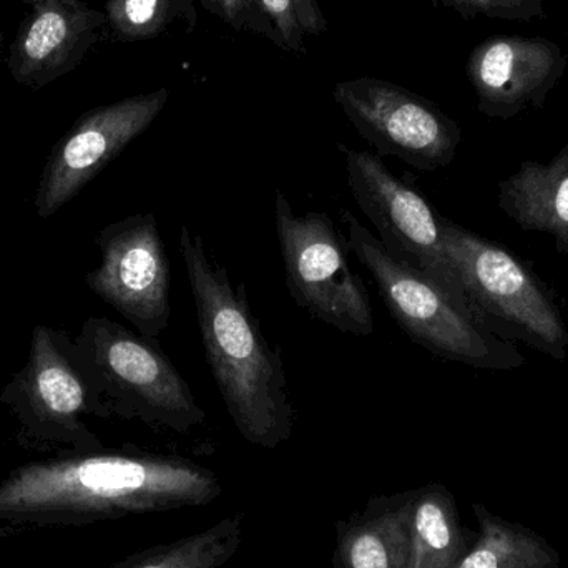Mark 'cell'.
I'll return each mask as SVG.
<instances>
[{
	"mask_svg": "<svg viewBox=\"0 0 568 568\" xmlns=\"http://www.w3.org/2000/svg\"><path fill=\"white\" fill-rule=\"evenodd\" d=\"M213 470L179 456L97 450L36 460L0 483V520L17 526H89L203 507L222 496Z\"/></svg>",
	"mask_w": 568,
	"mask_h": 568,
	"instance_id": "obj_1",
	"label": "cell"
},
{
	"mask_svg": "<svg viewBox=\"0 0 568 568\" xmlns=\"http://www.w3.org/2000/svg\"><path fill=\"white\" fill-rule=\"evenodd\" d=\"M213 379L240 436L273 450L291 437L294 409L282 349H273L250 306L245 283L233 286L202 236L183 225L179 239Z\"/></svg>",
	"mask_w": 568,
	"mask_h": 568,
	"instance_id": "obj_2",
	"label": "cell"
},
{
	"mask_svg": "<svg viewBox=\"0 0 568 568\" xmlns=\"http://www.w3.org/2000/svg\"><path fill=\"white\" fill-rule=\"evenodd\" d=\"M60 349L82 374L103 419L140 420L185 434L205 423V410L156 337L90 316L75 336L53 329Z\"/></svg>",
	"mask_w": 568,
	"mask_h": 568,
	"instance_id": "obj_3",
	"label": "cell"
},
{
	"mask_svg": "<svg viewBox=\"0 0 568 568\" xmlns=\"http://www.w3.org/2000/svg\"><path fill=\"white\" fill-rule=\"evenodd\" d=\"M351 252L366 266L400 329L434 356L476 369L510 371L526 356L487 329L473 311L419 270L400 262L353 213L343 210Z\"/></svg>",
	"mask_w": 568,
	"mask_h": 568,
	"instance_id": "obj_4",
	"label": "cell"
},
{
	"mask_svg": "<svg viewBox=\"0 0 568 568\" xmlns=\"http://www.w3.org/2000/svg\"><path fill=\"white\" fill-rule=\"evenodd\" d=\"M444 245L480 323L503 339H519L566 361L568 331L546 284L506 246L443 216Z\"/></svg>",
	"mask_w": 568,
	"mask_h": 568,
	"instance_id": "obj_5",
	"label": "cell"
},
{
	"mask_svg": "<svg viewBox=\"0 0 568 568\" xmlns=\"http://www.w3.org/2000/svg\"><path fill=\"white\" fill-rule=\"evenodd\" d=\"M17 423L16 439L30 453L77 456L105 449L83 417L103 419L82 374L65 356L52 327L36 324L29 356L0 393Z\"/></svg>",
	"mask_w": 568,
	"mask_h": 568,
	"instance_id": "obj_6",
	"label": "cell"
},
{
	"mask_svg": "<svg viewBox=\"0 0 568 568\" xmlns=\"http://www.w3.org/2000/svg\"><path fill=\"white\" fill-rule=\"evenodd\" d=\"M275 222L286 284L297 306L341 333H374L369 291L349 263V243L326 213L294 215L276 190Z\"/></svg>",
	"mask_w": 568,
	"mask_h": 568,
	"instance_id": "obj_7",
	"label": "cell"
},
{
	"mask_svg": "<svg viewBox=\"0 0 568 568\" xmlns=\"http://www.w3.org/2000/svg\"><path fill=\"white\" fill-rule=\"evenodd\" d=\"M337 149L346 162L351 193L361 212L376 226L387 252L419 270L474 313L447 256L443 215L424 199L414 180L390 173L376 153L357 152L343 143Z\"/></svg>",
	"mask_w": 568,
	"mask_h": 568,
	"instance_id": "obj_8",
	"label": "cell"
},
{
	"mask_svg": "<svg viewBox=\"0 0 568 568\" xmlns=\"http://www.w3.org/2000/svg\"><path fill=\"white\" fill-rule=\"evenodd\" d=\"M333 97L381 159L396 156L420 172L444 169L456 159L463 142L459 123L423 95L361 77L337 82Z\"/></svg>",
	"mask_w": 568,
	"mask_h": 568,
	"instance_id": "obj_9",
	"label": "cell"
},
{
	"mask_svg": "<svg viewBox=\"0 0 568 568\" xmlns=\"http://www.w3.org/2000/svg\"><path fill=\"white\" fill-rule=\"evenodd\" d=\"M102 262L85 283L142 336L159 337L169 326L170 262L152 212L110 223L97 235Z\"/></svg>",
	"mask_w": 568,
	"mask_h": 568,
	"instance_id": "obj_10",
	"label": "cell"
},
{
	"mask_svg": "<svg viewBox=\"0 0 568 568\" xmlns=\"http://www.w3.org/2000/svg\"><path fill=\"white\" fill-rule=\"evenodd\" d=\"M170 99L169 89L129 97L83 113L59 140L40 175L36 213L52 219L133 140L150 129Z\"/></svg>",
	"mask_w": 568,
	"mask_h": 568,
	"instance_id": "obj_11",
	"label": "cell"
},
{
	"mask_svg": "<svg viewBox=\"0 0 568 568\" xmlns=\"http://www.w3.org/2000/svg\"><path fill=\"white\" fill-rule=\"evenodd\" d=\"M566 70V55L556 42L526 36L487 37L474 47L466 67L477 109L499 120L542 109Z\"/></svg>",
	"mask_w": 568,
	"mask_h": 568,
	"instance_id": "obj_12",
	"label": "cell"
},
{
	"mask_svg": "<svg viewBox=\"0 0 568 568\" xmlns=\"http://www.w3.org/2000/svg\"><path fill=\"white\" fill-rule=\"evenodd\" d=\"M30 12L10 45V75L37 90L79 69L102 39L106 17L82 0H22Z\"/></svg>",
	"mask_w": 568,
	"mask_h": 568,
	"instance_id": "obj_13",
	"label": "cell"
},
{
	"mask_svg": "<svg viewBox=\"0 0 568 568\" xmlns=\"http://www.w3.org/2000/svg\"><path fill=\"white\" fill-rule=\"evenodd\" d=\"M414 490L373 497L336 526L334 568H409V516Z\"/></svg>",
	"mask_w": 568,
	"mask_h": 568,
	"instance_id": "obj_14",
	"label": "cell"
},
{
	"mask_svg": "<svg viewBox=\"0 0 568 568\" xmlns=\"http://www.w3.org/2000/svg\"><path fill=\"white\" fill-rule=\"evenodd\" d=\"M499 209L524 232L552 236L559 255H568V145L549 163L524 162L499 182Z\"/></svg>",
	"mask_w": 568,
	"mask_h": 568,
	"instance_id": "obj_15",
	"label": "cell"
},
{
	"mask_svg": "<svg viewBox=\"0 0 568 568\" xmlns=\"http://www.w3.org/2000/svg\"><path fill=\"white\" fill-rule=\"evenodd\" d=\"M476 536L460 523L456 499L444 484L414 490L409 568H453L469 552Z\"/></svg>",
	"mask_w": 568,
	"mask_h": 568,
	"instance_id": "obj_16",
	"label": "cell"
},
{
	"mask_svg": "<svg viewBox=\"0 0 568 568\" xmlns=\"http://www.w3.org/2000/svg\"><path fill=\"white\" fill-rule=\"evenodd\" d=\"M476 540L469 552L453 568H559L560 556L547 539L523 526L497 516L484 504L474 503Z\"/></svg>",
	"mask_w": 568,
	"mask_h": 568,
	"instance_id": "obj_17",
	"label": "cell"
},
{
	"mask_svg": "<svg viewBox=\"0 0 568 568\" xmlns=\"http://www.w3.org/2000/svg\"><path fill=\"white\" fill-rule=\"evenodd\" d=\"M243 517L229 516L215 526L140 550L110 568H222L242 546Z\"/></svg>",
	"mask_w": 568,
	"mask_h": 568,
	"instance_id": "obj_18",
	"label": "cell"
},
{
	"mask_svg": "<svg viewBox=\"0 0 568 568\" xmlns=\"http://www.w3.org/2000/svg\"><path fill=\"white\" fill-rule=\"evenodd\" d=\"M103 12V33L115 42H143L162 36L173 23L193 30L199 22L195 0H109Z\"/></svg>",
	"mask_w": 568,
	"mask_h": 568,
	"instance_id": "obj_19",
	"label": "cell"
},
{
	"mask_svg": "<svg viewBox=\"0 0 568 568\" xmlns=\"http://www.w3.org/2000/svg\"><path fill=\"white\" fill-rule=\"evenodd\" d=\"M258 3L272 27V43L284 52L304 55L307 37L327 32V19L317 0H258Z\"/></svg>",
	"mask_w": 568,
	"mask_h": 568,
	"instance_id": "obj_20",
	"label": "cell"
},
{
	"mask_svg": "<svg viewBox=\"0 0 568 568\" xmlns=\"http://www.w3.org/2000/svg\"><path fill=\"white\" fill-rule=\"evenodd\" d=\"M440 6L453 9L464 19L510 20V22H530L546 13L544 0H434Z\"/></svg>",
	"mask_w": 568,
	"mask_h": 568,
	"instance_id": "obj_21",
	"label": "cell"
},
{
	"mask_svg": "<svg viewBox=\"0 0 568 568\" xmlns=\"http://www.w3.org/2000/svg\"><path fill=\"white\" fill-rule=\"evenodd\" d=\"M213 16L222 19L236 32H252L273 40L272 27L266 22L258 0H200Z\"/></svg>",
	"mask_w": 568,
	"mask_h": 568,
	"instance_id": "obj_22",
	"label": "cell"
},
{
	"mask_svg": "<svg viewBox=\"0 0 568 568\" xmlns=\"http://www.w3.org/2000/svg\"><path fill=\"white\" fill-rule=\"evenodd\" d=\"M0 65H2V30H0Z\"/></svg>",
	"mask_w": 568,
	"mask_h": 568,
	"instance_id": "obj_23",
	"label": "cell"
},
{
	"mask_svg": "<svg viewBox=\"0 0 568 568\" xmlns=\"http://www.w3.org/2000/svg\"><path fill=\"white\" fill-rule=\"evenodd\" d=\"M560 568V567H559Z\"/></svg>",
	"mask_w": 568,
	"mask_h": 568,
	"instance_id": "obj_24",
	"label": "cell"
}]
</instances>
